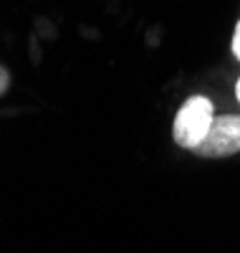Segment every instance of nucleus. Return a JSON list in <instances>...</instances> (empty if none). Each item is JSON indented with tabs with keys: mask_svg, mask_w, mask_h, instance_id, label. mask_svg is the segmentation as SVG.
Returning a JSON list of instances; mask_svg holds the SVG:
<instances>
[{
	"mask_svg": "<svg viewBox=\"0 0 240 253\" xmlns=\"http://www.w3.org/2000/svg\"><path fill=\"white\" fill-rule=\"evenodd\" d=\"M212 101L205 99V96H192L187 99L177 117H174V129H172V137L180 147L185 150H195L207 134L210 124H212Z\"/></svg>",
	"mask_w": 240,
	"mask_h": 253,
	"instance_id": "nucleus-1",
	"label": "nucleus"
},
{
	"mask_svg": "<svg viewBox=\"0 0 240 253\" xmlns=\"http://www.w3.org/2000/svg\"><path fill=\"white\" fill-rule=\"evenodd\" d=\"M195 152L202 157H230L240 152V117H215L205 139L195 147Z\"/></svg>",
	"mask_w": 240,
	"mask_h": 253,
	"instance_id": "nucleus-2",
	"label": "nucleus"
},
{
	"mask_svg": "<svg viewBox=\"0 0 240 253\" xmlns=\"http://www.w3.org/2000/svg\"><path fill=\"white\" fill-rule=\"evenodd\" d=\"M233 53H235V58L240 61V20H238L235 33H233Z\"/></svg>",
	"mask_w": 240,
	"mask_h": 253,
	"instance_id": "nucleus-3",
	"label": "nucleus"
},
{
	"mask_svg": "<svg viewBox=\"0 0 240 253\" xmlns=\"http://www.w3.org/2000/svg\"><path fill=\"white\" fill-rule=\"evenodd\" d=\"M235 94H238V101H240V79H238V84H235Z\"/></svg>",
	"mask_w": 240,
	"mask_h": 253,
	"instance_id": "nucleus-4",
	"label": "nucleus"
}]
</instances>
